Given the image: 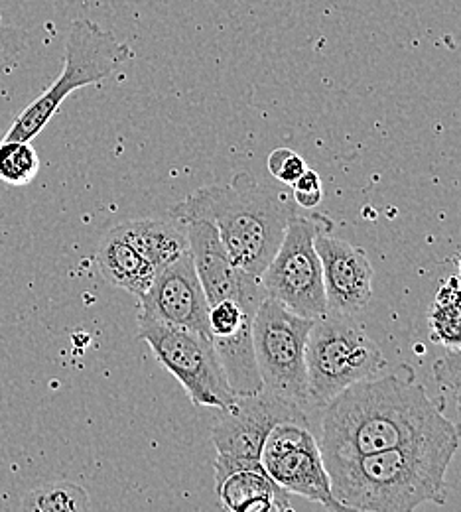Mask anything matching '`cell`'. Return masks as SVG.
Returning a JSON list of instances; mask_svg holds the SVG:
<instances>
[{
  "instance_id": "cell-2",
  "label": "cell",
  "mask_w": 461,
  "mask_h": 512,
  "mask_svg": "<svg viewBox=\"0 0 461 512\" xmlns=\"http://www.w3.org/2000/svg\"><path fill=\"white\" fill-rule=\"evenodd\" d=\"M458 448L456 428L379 453L324 461L333 497L345 511L410 512L446 503V475Z\"/></svg>"
},
{
  "instance_id": "cell-11",
  "label": "cell",
  "mask_w": 461,
  "mask_h": 512,
  "mask_svg": "<svg viewBox=\"0 0 461 512\" xmlns=\"http://www.w3.org/2000/svg\"><path fill=\"white\" fill-rule=\"evenodd\" d=\"M178 223L184 225L190 255L198 272L207 304L219 300H239L261 304L266 298L261 278L243 272L227 253L215 225L205 217H186Z\"/></svg>"
},
{
  "instance_id": "cell-3",
  "label": "cell",
  "mask_w": 461,
  "mask_h": 512,
  "mask_svg": "<svg viewBox=\"0 0 461 512\" xmlns=\"http://www.w3.org/2000/svg\"><path fill=\"white\" fill-rule=\"evenodd\" d=\"M300 215L288 186H272L249 174L229 184L205 186L172 207V219H209L231 260L249 276L261 278L276 255L292 217Z\"/></svg>"
},
{
  "instance_id": "cell-1",
  "label": "cell",
  "mask_w": 461,
  "mask_h": 512,
  "mask_svg": "<svg viewBox=\"0 0 461 512\" xmlns=\"http://www.w3.org/2000/svg\"><path fill=\"white\" fill-rule=\"evenodd\" d=\"M456 430L424 386L396 375L351 384L322 406L324 459L359 457Z\"/></svg>"
},
{
  "instance_id": "cell-20",
  "label": "cell",
  "mask_w": 461,
  "mask_h": 512,
  "mask_svg": "<svg viewBox=\"0 0 461 512\" xmlns=\"http://www.w3.org/2000/svg\"><path fill=\"white\" fill-rule=\"evenodd\" d=\"M292 197L298 207L308 209V211L316 209L324 199V186H322V178L318 176V172L308 168L300 176V180L292 186Z\"/></svg>"
},
{
  "instance_id": "cell-9",
  "label": "cell",
  "mask_w": 461,
  "mask_h": 512,
  "mask_svg": "<svg viewBox=\"0 0 461 512\" xmlns=\"http://www.w3.org/2000/svg\"><path fill=\"white\" fill-rule=\"evenodd\" d=\"M308 422L304 408L268 390L239 396L237 404L221 410L211 428V444L217 449L215 481L239 469H261L264 442L282 422Z\"/></svg>"
},
{
  "instance_id": "cell-6",
  "label": "cell",
  "mask_w": 461,
  "mask_h": 512,
  "mask_svg": "<svg viewBox=\"0 0 461 512\" xmlns=\"http://www.w3.org/2000/svg\"><path fill=\"white\" fill-rule=\"evenodd\" d=\"M138 337L196 406L229 410L237 404L209 335L138 316Z\"/></svg>"
},
{
  "instance_id": "cell-10",
  "label": "cell",
  "mask_w": 461,
  "mask_h": 512,
  "mask_svg": "<svg viewBox=\"0 0 461 512\" xmlns=\"http://www.w3.org/2000/svg\"><path fill=\"white\" fill-rule=\"evenodd\" d=\"M264 471L290 495L304 497L328 511H345L333 497L330 473L308 422H282L264 442Z\"/></svg>"
},
{
  "instance_id": "cell-21",
  "label": "cell",
  "mask_w": 461,
  "mask_h": 512,
  "mask_svg": "<svg viewBox=\"0 0 461 512\" xmlns=\"http://www.w3.org/2000/svg\"><path fill=\"white\" fill-rule=\"evenodd\" d=\"M460 438H461V434H460Z\"/></svg>"
},
{
  "instance_id": "cell-15",
  "label": "cell",
  "mask_w": 461,
  "mask_h": 512,
  "mask_svg": "<svg viewBox=\"0 0 461 512\" xmlns=\"http://www.w3.org/2000/svg\"><path fill=\"white\" fill-rule=\"evenodd\" d=\"M95 260L103 278L111 286L121 288L136 298L150 288L156 276V268L115 229L103 237Z\"/></svg>"
},
{
  "instance_id": "cell-4",
  "label": "cell",
  "mask_w": 461,
  "mask_h": 512,
  "mask_svg": "<svg viewBox=\"0 0 461 512\" xmlns=\"http://www.w3.org/2000/svg\"><path fill=\"white\" fill-rule=\"evenodd\" d=\"M132 50L113 32L99 24L79 18L71 22L66 42V64L60 77L34 99L8 128L4 140L32 142L52 117L58 113L67 97L87 85H99L111 77L117 67L131 60Z\"/></svg>"
},
{
  "instance_id": "cell-16",
  "label": "cell",
  "mask_w": 461,
  "mask_h": 512,
  "mask_svg": "<svg viewBox=\"0 0 461 512\" xmlns=\"http://www.w3.org/2000/svg\"><path fill=\"white\" fill-rule=\"evenodd\" d=\"M113 229L127 239L156 268V272L190 251L184 225H178V221L168 223L158 219H131Z\"/></svg>"
},
{
  "instance_id": "cell-7",
  "label": "cell",
  "mask_w": 461,
  "mask_h": 512,
  "mask_svg": "<svg viewBox=\"0 0 461 512\" xmlns=\"http://www.w3.org/2000/svg\"><path fill=\"white\" fill-rule=\"evenodd\" d=\"M324 229H331L324 217H292L276 255L261 274L266 296L312 320L328 314L322 260L316 251V235Z\"/></svg>"
},
{
  "instance_id": "cell-19",
  "label": "cell",
  "mask_w": 461,
  "mask_h": 512,
  "mask_svg": "<svg viewBox=\"0 0 461 512\" xmlns=\"http://www.w3.org/2000/svg\"><path fill=\"white\" fill-rule=\"evenodd\" d=\"M266 164H268L270 176L288 188H292L300 180V176L308 170L306 160L290 148L272 150Z\"/></svg>"
},
{
  "instance_id": "cell-5",
  "label": "cell",
  "mask_w": 461,
  "mask_h": 512,
  "mask_svg": "<svg viewBox=\"0 0 461 512\" xmlns=\"http://www.w3.org/2000/svg\"><path fill=\"white\" fill-rule=\"evenodd\" d=\"M385 367L379 345L349 316L328 312L312 323L306 345L310 404L324 406L351 384L379 377Z\"/></svg>"
},
{
  "instance_id": "cell-14",
  "label": "cell",
  "mask_w": 461,
  "mask_h": 512,
  "mask_svg": "<svg viewBox=\"0 0 461 512\" xmlns=\"http://www.w3.org/2000/svg\"><path fill=\"white\" fill-rule=\"evenodd\" d=\"M221 507L231 512L292 511L290 493L261 469H239L215 481Z\"/></svg>"
},
{
  "instance_id": "cell-17",
  "label": "cell",
  "mask_w": 461,
  "mask_h": 512,
  "mask_svg": "<svg viewBox=\"0 0 461 512\" xmlns=\"http://www.w3.org/2000/svg\"><path fill=\"white\" fill-rule=\"evenodd\" d=\"M20 507L30 512H85L89 511L91 503L83 487L69 481H56L30 491Z\"/></svg>"
},
{
  "instance_id": "cell-12",
  "label": "cell",
  "mask_w": 461,
  "mask_h": 512,
  "mask_svg": "<svg viewBox=\"0 0 461 512\" xmlns=\"http://www.w3.org/2000/svg\"><path fill=\"white\" fill-rule=\"evenodd\" d=\"M138 316L209 335L207 298L190 251L156 272L150 288L138 298Z\"/></svg>"
},
{
  "instance_id": "cell-8",
  "label": "cell",
  "mask_w": 461,
  "mask_h": 512,
  "mask_svg": "<svg viewBox=\"0 0 461 512\" xmlns=\"http://www.w3.org/2000/svg\"><path fill=\"white\" fill-rule=\"evenodd\" d=\"M314 320L266 296L253 323V347L264 390L298 406L310 404L306 345Z\"/></svg>"
},
{
  "instance_id": "cell-18",
  "label": "cell",
  "mask_w": 461,
  "mask_h": 512,
  "mask_svg": "<svg viewBox=\"0 0 461 512\" xmlns=\"http://www.w3.org/2000/svg\"><path fill=\"white\" fill-rule=\"evenodd\" d=\"M40 172V156L32 142H0V180L8 186H28Z\"/></svg>"
},
{
  "instance_id": "cell-13",
  "label": "cell",
  "mask_w": 461,
  "mask_h": 512,
  "mask_svg": "<svg viewBox=\"0 0 461 512\" xmlns=\"http://www.w3.org/2000/svg\"><path fill=\"white\" fill-rule=\"evenodd\" d=\"M328 231L330 229H324L316 235L328 312L351 318V314L361 312L371 302L375 272L361 247L331 237Z\"/></svg>"
}]
</instances>
